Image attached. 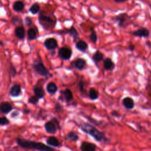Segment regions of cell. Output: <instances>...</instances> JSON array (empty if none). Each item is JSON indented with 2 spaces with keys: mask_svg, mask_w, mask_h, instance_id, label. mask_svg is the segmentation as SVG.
Masks as SVG:
<instances>
[{
  "mask_svg": "<svg viewBox=\"0 0 151 151\" xmlns=\"http://www.w3.org/2000/svg\"><path fill=\"white\" fill-rule=\"evenodd\" d=\"M44 128L45 131L51 134H54L56 133L57 127L52 120L47 122L44 124Z\"/></svg>",
  "mask_w": 151,
  "mask_h": 151,
  "instance_id": "cell-10",
  "label": "cell"
},
{
  "mask_svg": "<svg viewBox=\"0 0 151 151\" xmlns=\"http://www.w3.org/2000/svg\"><path fill=\"white\" fill-rule=\"evenodd\" d=\"M44 47L48 50H54L58 46L57 41L54 38H48L44 42Z\"/></svg>",
  "mask_w": 151,
  "mask_h": 151,
  "instance_id": "cell-7",
  "label": "cell"
},
{
  "mask_svg": "<svg viewBox=\"0 0 151 151\" xmlns=\"http://www.w3.org/2000/svg\"><path fill=\"white\" fill-rule=\"evenodd\" d=\"M15 35L19 40H23L25 37V30L22 26H18L15 29Z\"/></svg>",
  "mask_w": 151,
  "mask_h": 151,
  "instance_id": "cell-16",
  "label": "cell"
},
{
  "mask_svg": "<svg viewBox=\"0 0 151 151\" xmlns=\"http://www.w3.org/2000/svg\"><path fill=\"white\" fill-rule=\"evenodd\" d=\"M38 20L40 24L46 30L51 29L55 24V21H54L51 17L46 15L42 12H40L39 14Z\"/></svg>",
  "mask_w": 151,
  "mask_h": 151,
  "instance_id": "cell-3",
  "label": "cell"
},
{
  "mask_svg": "<svg viewBox=\"0 0 151 151\" xmlns=\"http://www.w3.org/2000/svg\"><path fill=\"white\" fill-rule=\"evenodd\" d=\"M58 56L64 60H68L72 55V50L67 47H61L58 51Z\"/></svg>",
  "mask_w": 151,
  "mask_h": 151,
  "instance_id": "cell-5",
  "label": "cell"
},
{
  "mask_svg": "<svg viewBox=\"0 0 151 151\" xmlns=\"http://www.w3.org/2000/svg\"><path fill=\"white\" fill-rule=\"evenodd\" d=\"M111 114L113 116H114V117H119V116H120V114H119V113H118L117 111H116V110L112 111L111 112Z\"/></svg>",
  "mask_w": 151,
  "mask_h": 151,
  "instance_id": "cell-40",
  "label": "cell"
},
{
  "mask_svg": "<svg viewBox=\"0 0 151 151\" xmlns=\"http://www.w3.org/2000/svg\"><path fill=\"white\" fill-rule=\"evenodd\" d=\"M62 93L63 94L61 95V96L58 99L63 97V99L67 102L71 101L73 100V93L69 88H66L65 90H64V91H62Z\"/></svg>",
  "mask_w": 151,
  "mask_h": 151,
  "instance_id": "cell-12",
  "label": "cell"
},
{
  "mask_svg": "<svg viewBox=\"0 0 151 151\" xmlns=\"http://www.w3.org/2000/svg\"><path fill=\"white\" fill-rule=\"evenodd\" d=\"M12 8L15 11L19 12L24 10L25 8V4L22 1H17L13 4Z\"/></svg>",
  "mask_w": 151,
  "mask_h": 151,
  "instance_id": "cell-21",
  "label": "cell"
},
{
  "mask_svg": "<svg viewBox=\"0 0 151 151\" xmlns=\"http://www.w3.org/2000/svg\"><path fill=\"white\" fill-rule=\"evenodd\" d=\"M46 90L48 93L51 94H54L57 91L58 88L55 83H54V82H50L47 84L46 86Z\"/></svg>",
  "mask_w": 151,
  "mask_h": 151,
  "instance_id": "cell-22",
  "label": "cell"
},
{
  "mask_svg": "<svg viewBox=\"0 0 151 151\" xmlns=\"http://www.w3.org/2000/svg\"><path fill=\"white\" fill-rule=\"evenodd\" d=\"M11 22L14 25H17V24H22V19L18 17H17V16H14L11 19Z\"/></svg>",
  "mask_w": 151,
  "mask_h": 151,
  "instance_id": "cell-31",
  "label": "cell"
},
{
  "mask_svg": "<svg viewBox=\"0 0 151 151\" xmlns=\"http://www.w3.org/2000/svg\"><path fill=\"white\" fill-rule=\"evenodd\" d=\"M76 48L83 52H85L88 49V44L83 40H79L76 43Z\"/></svg>",
  "mask_w": 151,
  "mask_h": 151,
  "instance_id": "cell-20",
  "label": "cell"
},
{
  "mask_svg": "<svg viewBox=\"0 0 151 151\" xmlns=\"http://www.w3.org/2000/svg\"><path fill=\"white\" fill-rule=\"evenodd\" d=\"M122 104L123 106L129 110L133 109L134 106V101L132 97H126L122 100Z\"/></svg>",
  "mask_w": 151,
  "mask_h": 151,
  "instance_id": "cell-11",
  "label": "cell"
},
{
  "mask_svg": "<svg viewBox=\"0 0 151 151\" xmlns=\"http://www.w3.org/2000/svg\"><path fill=\"white\" fill-rule=\"evenodd\" d=\"M67 138L71 142H76L78 140V135L74 132L71 131L67 134Z\"/></svg>",
  "mask_w": 151,
  "mask_h": 151,
  "instance_id": "cell-27",
  "label": "cell"
},
{
  "mask_svg": "<svg viewBox=\"0 0 151 151\" xmlns=\"http://www.w3.org/2000/svg\"><path fill=\"white\" fill-rule=\"evenodd\" d=\"M146 45L149 47V48H151V42H150V41H147V42H146Z\"/></svg>",
  "mask_w": 151,
  "mask_h": 151,
  "instance_id": "cell-42",
  "label": "cell"
},
{
  "mask_svg": "<svg viewBox=\"0 0 151 151\" xmlns=\"http://www.w3.org/2000/svg\"><path fill=\"white\" fill-rule=\"evenodd\" d=\"M32 68L38 74L42 77H47L50 75L48 70L45 67L41 61H35L32 65Z\"/></svg>",
  "mask_w": 151,
  "mask_h": 151,
  "instance_id": "cell-4",
  "label": "cell"
},
{
  "mask_svg": "<svg viewBox=\"0 0 151 151\" xmlns=\"http://www.w3.org/2000/svg\"><path fill=\"white\" fill-rule=\"evenodd\" d=\"M92 59L94 63L97 65L99 63L103 61L104 59V54L100 51L97 50L95 52V53L92 56Z\"/></svg>",
  "mask_w": 151,
  "mask_h": 151,
  "instance_id": "cell-19",
  "label": "cell"
},
{
  "mask_svg": "<svg viewBox=\"0 0 151 151\" xmlns=\"http://www.w3.org/2000/svg\"><path fill=\"white\" fill-rule=\"evenodd\" d=\"M86 61L81 58H77L74 63V67L78 70H83L86 65Z\"/></svg>",
  "mask_w": 151,
  "mask_h": 151,
  "instance_id": "cell-18",
  "label": "cell"
},
{
  "mask_svg": "<svg viewBox=\"0 0 151 151\" xmlns=\"http://www.w3.org/2000/svg\"><path fill=\"white\" fill-rule=\"evenodd\" d=\"M80 148L82 151H95L97 146L93 143L84 141L81 143Z\"/></svg>",
  "mask_w": 151,
  "mask_h": 151,
  "instance_id": "cell-9",
  "label": "cell"
},
{
  "mask_svg": "<svg viewBox=\"0 0 151 151\" xmlns=\"http://www.w3.org/2000/svg\"><path fill=\"white\" fill-rule=\"evenodd\" d=\"M103 67L105 70L112 71L115 67V64L110 58H106L103 61Z\"/></svg>",
  "mask_w": 151,
  "mask_h": 151,
  "instance_id": "cell-15",
  "label": "cell"
},
{
  "mask_svg": "<svg viewBox=\"0 0 151 151\" xmlns=\"http://www.w3.org/2000/svg\"><path fill=\"white\" fill-rule=\"evenodd\" d=\"M78 89L79 91L81 93H84V82L82 80L79 81L78 83Z\"/></svg>",
  "mask_w": 151,
  "mask_h": 151,
  "instance_id": "cell-33",
  "label": "cell"
},
{
  "mask_svg": "<svg viewBox=\"0 0 151 151\" xmlns=\"http://www.w3.org/2000/svg\"><path fill=\"white\" fill-rule=\"evenodd\" d=\"M89 37H90L91 41L93 43L96 44V42L97 41V35L96 34V32L95 31V30L93 28H91V33H90Z\"/></svg>",
  "mask_w": 151,
  "mask_h": 151,
  "instance_id": "cell-29",
  "label": "cell"
},
{
  "mask_svg": "<svg viewBox=\"0 0 151 151\" xmlns=\"http://www.w3.org/2000/svg\"><path fill=\"white\" fill-rule=\"evenodd\" d=\"M114 19L118 23L120 27L124 28L128 24L129 17L126 14H122L118 16H116Z\"/></svg>",
  "mask_w": 151,
  "mask_h": 151,
  "instance_id": "cell-6",
  "label": "cell"
},
{
  "mask_svg": "<svg viewBox=\"0 0 151 151\" xmlns=\"http://www.w3.org/2000/svg\"><path fill=\"white\" fill-rule=\"evenodd\" d=\"M34 93L35 96H36L40 99H43L45 96V91L42 89V87L38 86H35L33 88Z\"/></svg>",
  "mask_w": 151,
  "mask_h": 151,
  "instance_id": "cell-23",
  "label": "cell"
},
{
  "mask_svg": "<svg viewBox=\"0 0 151 151\" xmlns=\"http://www.w3.org/2000/svg\"><path fill=\"white\" fill-rule=\"evenodd\" d=\"M61 109H62V107H61V106L60 105V103H56L55 105V107H54V110H55V112H57V113H60V112L61 111Z\"/></svg>",
  "mask_w": 151,
  "mask_h": 151,
  "instance_id": "cell-36",
  "label": "cell"
},
{
  "mask_svg": "<svg viewBox=\"0 0 151 151\" xmlns=\"http://www.w3.org/2000/svg\"><path fill=\"white\" fill-rule=\"evenodd\" d=\"M17 145L24 149H33L41 151H52L54 149L51 146H48L42 143L37 142L34 140H29L27 139H24L18 137L16 140Z\"/></svg>",
  "mask_w": 151,
  "mask_h": 151,
  "instance_id": "cell-1",
  "label": "cell"
},
{
  "mask_svg": "<svg viewBox=\"0 0 151 151\" xmlns=\"http://www.w3.org/2000/svg\"><path fill=\"white\" fill-rule=\"evenodd\" d=\"M67 33L73 38L74 41H76L79 37V34L77 31L76 28L72 26L67 30Z\"/></svg>",
  "mask_w": 151,
  "mask_h": 151,
  "instance_id": "cell-24",
  "label": "cell"
},
{
  "mask_svg": "<svg viewBox=\"0 0 151 151\" xmlns=\"http://www.w3.org/2000/svg\"><path fill=\"white\" fill-rule=\"evenodd\" d=\"M9 71H10V73H11V76L12 77H14L16 74H17V71L15 68V67H14V65L10 63V66H9Z\"/></svg>",
  "mask_w": 151,
  "mask_h": 151,
  "instance_id": "cell-34",
  "label": "cell"
},
{
  "mask_svg": "<svg viewBox=\"0 0 151 151\" xmlns=\"http://www.w3.org/2000/svg\"><path fill=\"white\" fill-rule=\"evenodd\" d=\"M51 120L54 122V123L55 124V126H57V127L58 129H60V123H59V122L58 121L57 119H56L55 117H53Z\"/></svg>",
  "mask_w": 151,
  "mask_h": 151,
  "instance_id": "cell-37",
  "label": "cell"
},
{
  "mask_svg": "<svg viewBox=\"0 0 151 151\" xmlns=\"http://www.w3.org/2000/svg\"><path fill=\"white\" fill-rule=\"evenodd\" d=\"M46 143L48 146L52 147H60L61 146L58 139L55 136H49L46 140Z\"/></svg>",
  "mask_w": 151,
  "mask_h": 151,
  "instance_id": "cell-13",
  "label": "cell"
},
{
  "mask_svg": "<svg viewBox=\"0 0 151 151\" xmlns=\"http://www.w3.org/2000/svg\"><path fill=\"white\" fill-rule=\"evenodd\" d=\"M99 92L94 88H90L88 91V97L92 100H96L99 98Z\"/></svg>",
  "mask_w": 151,
  "mask_h": 151,
  "instance_id": "cell-26",
  "label": "cell"
},
{
  "mask_svg": "<svg viewBox=\"0 0 151 151\" xmlns=\"http://www.w3.org/2000/svg\"><path fill=\"white\" fill-rule=\"evenodd\" d=\"M21 93V87L19 84H14L10 90L9 94L11 97H16L20 95Z\"/></svg>",
  "mask_w": 151,
  "mask_h": 151,
  "instance_id": "cell-17",
  "label": "cell"
},
{
  "mask_svg": "<svg viewBox=\"0 0 151 151\" xmlns=\"http://www.w3.org/2000/svg\"><path fill=\"white\" fill-rule=\"evenodd\" d=\"M9 123V120L5 116L0 117V125L5 126Z\"/></svg>",
  "mask_w": 151,
  "mask_h": 151,
  "instance_id": "cell-32",
  "label": "cell"
},
{
  "mask_svg": "<svg viewBox=\"0 0 151 151\" xmlns=\"http://www.w3.org/2000/svg\"><path fill=\"white\" fill-rule=\"evenodd\" d=\"M40 6L39 4L37 2H35L30 6L29 11L32 14L34 15L37 14L40 11Z\"/></svg>",
  "mask_w": 151,
  "mask_h": 151,
  "instance_id": "cell-28",
  "label": "cell"
},
{
  "mask_svg": "<svg viewBox=\"0 0 151 151\" xmlns=\"http://www.w3.org/2000/svg\"><path fill=\"white\" fill-rule=\"evenodd\" d=\"M127 50L130 51H133L134 50V45L132 43H130L127 46Z\"/></svg>",
  "mask_w": 151,
  "mask_h": 151,
  "instance_id": "cell-38",
  "label": "cell"
},
{
  "mask_svg": "<svg viewBox=\"0 0 151 151\" xmlns=\"http://www.w3.org/2000/svg\"><path fill=\"white\" fill-rule=\"evenodd\" d=\"M12 110L11 104L7 101L2 102L0 104V111L4 114H8Z\"/></svg>",
  "mask_w": 151,
  "mask_h": 151,
  "instance_id": "cell-14",
  "label": "cell"
},
{
  "mask_svg": "<svg viewBox=\"0 0 151 151\" xmlns=\"http://www.w3.org/2000/svg\"><path fill=\"white\" fill-rule=\"evenodd\" d=\"M32 23V20L29 17H26L25 18V24L27 27H29Z\"/></svg>",
  "mask_w": 151,
  "mask_h": 151,
  "instance_id": "cell-35",
  "label": "cell"
},
{
  "mask_svg": "<svg viewBox=\"0 0 151 151\" xmlns=\"http://www.w3.org/2000/svg\"><path fill=\"white\" fill-rule=\"evenodd\" d=\"M39 98H38L36 96H31L28 98V102L29 103V104H33V105H35V104H37L39 101Z\"/></svg>",
  "mask_w": 151,
  "mask_h": 151,
  "instance_id": "cell-30",
  "label": "cell"
},
{
  "mask_svg": "<svg viewBox=\"0 0 151 151\" xmlns=\"http://www.w3.org/2000/svg\"><path fill=\"white\" fill-rule=\"evenodd\" d=\"M18 115H19V112H18V111H14V112L12 113L11 116L12 118H15V117H17Z\"/></svg>",
  "mask_w": 151,
  "mask_h": 151,
  "instance_id": "cell-39",
  "label": "cell"
},
{
  "mask_svg": "<svg viewBox=\"0 0 151 151\" xmlns=\"http://www.w3.org/2000/svg\"><path fill=\"white\" fill-rule=\"evenodd\" d=\"M80 128L83 132L89 134L99 142L106 143L109 140L104 133L100 131L94 126L89 123H83L80 125Z\"/></svg>",
  "mask_w": 151,
  "mask_h": 151,
  "instance_id": "cell-2",
  "label": "cell"
},
{
  "mask_svg": "<svg viewBox=\"0 0 151 151\" xmlns=\"http://www.w3.org/2000/svg\"><path fill=\"white\" fill-rule=\"evenodd\" d=\"M115 2H124L126 1L127 0H114Z\"/></svg>",
  "mask_w": 151,
  "mask_h": 151,
  "instance_id": "cell-43",
  "label": "cell"
},
{
  "mask_svg": "<svg viewBox=\"0 0 151 151\" xmlns=\"http://www.w3.org/2000/svg\"><path fill=\"white\" fill-rule=\"evenodd\" d=\"M24 113L25 114H28V113H30V110H28V109H25L24 110Z\"/></svg>",
  "mask_w": 151,
  "mask_h": 151,
  "instance_id": "cell-41",
  "label": "cell"
},
{
  "mask_svg": "<svg viewBox=\"0 0 151 151\" xmlns=\"http://www.w3.org/2000/svg\"><path fill=\"white\" fill-rule=\"evenodd\" d=\"M27 37L29 40H34L37 37V31L34 28H30L27 31Z\"/></svg>",
  "mask_w": 151,
  "mask_h": 151,
  "instance_id": "cell-25",
  "label": "cell"
},
{
  "mask_svg": "<svg viewBox=\"0 0 151 151\" xmlns=\"http://www.w3.org/2000/svg\"><path fill=\"white\" fill-rule=\"evenodd\" d=\"M132 35L135 37H144L147 38L150 35V31L146 28H140L133 32H132Z\"/></svg>",
  "mask_w": 151,
  "mask_h": 151,
  "instance_id": "cell-8",
  "label": "cell"
}]
</instances>
